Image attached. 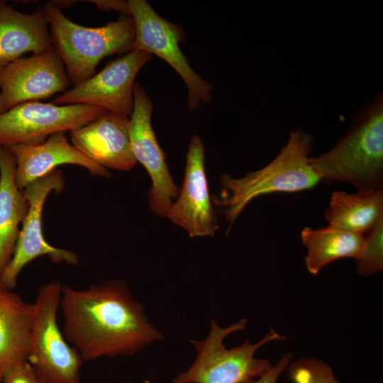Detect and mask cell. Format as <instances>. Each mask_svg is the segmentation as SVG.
Segmentation results:
<instances>
[{
	"label": "cell",
	"instance_id": "obj_20",
	"mask_svg": "<svg viewBox=\"0 0 383 383\" xmlns=\"http://www.w3.org/2000/svg\"><path fill=\"white\" fill-rule=\"evenodd\" d=\"M302 243L307 250L306 267L313 275L331 262L343 257L357 259L365 245L364 235L333 226L301 231Z\"/></svg>",
	"mask_w": 383,
	"mask_h": 383
},
{
	"label": "cell",
	"instance_id": "obj_3",
	"mask_svg": "<svg viewBox=\"0 0 383 383\" xmlns=\"http://www.w3.org/2000/svg\"><path fill=\"white\" fill-rule=\"evenodd\" d=\"M311 164L320 182H348L357 190L382 189V98L370 105L331 150L317 157H311Z\"/></svg>",
	"mask_w": 383,
	"mask_h": 383
},
{
	"label": "cell",
	"instance_id": "obj_18",
	"mask_svg": "<svg viewBox=\"0 0 383 383\" xmlns=\"http://www.w3.org/2000/svg\"><path fill=\"white\" fill-rule=\"evenodd\" d=\"M16 160L0 146V275L10 262L27 215L29 202L15 181Z\"/></svg>",
	"mask_w": 383,
	"mask_h": 383
},
{
	"label": "cell",
	"instance_id": "obj_13",
	"mask_svg": "<svg viewBox=\"0 0 383 383\" xmlns=\"http://www.w3.org/2000/svg\"><path fill=\"white\" fill-rule=\"evenodd\" d=\"M205 149L197 135L191 138L187 154L184 181L167 216L189 236H213L218 226L211 201L205 171Z\"/></svg>",
	"mask_w": 383,
	"mask_h": 383
},
{
	"label": "cell",
	"instance_id": "obj_12",
	"mask_svg": "<svg viewBox=\"0 0 383 383\" xmlns=\"http://www.w3.org/2000/svg\"><path fill=\"white\" fill-rule=\"evenodd\" d=\"M70 84L53 48L21 57L0 70V113L26 102L49 98Z\"/></svg>",
	"mask_w": 383,
	"mask_h": 383
},
{
	"label": "cell",
	"instance_id": "obj_14",
	"mask_svg": "<svg viewBox=\"0 0 383 383\" xmlns=\"http://www.w3.org/2000/svg\"><path fill=\"white\" fill-rule=\"evenodd\" d=\"M129 118L106 112L70 133L71 144L106 170L129 171L137 163L131 148Z\"/></svg>",
	"mask_w": 383,
	"mask_h": 383
},
{
	"label": "cell",
	"instance_id": "obj_23",
	"mask_svg": "<svg viewBox=\"0 0 383 383\" xmlns=\"http://www.w3.org/2000/svg\"><path fill=\"white\" fill-rule=\"evenodd\" d=\"M1 383H43L28 361L17 362L4 372Z\"/></svg>",
	"mask_w": 383,
	"mask_h": 383
},
{
	"label": "cell",
	"instance_id": "obj_24",
	"mask_svg": "<svg viewBox=\"0 0 383 383\" xmlns=\"http://www.w3.org/2000/svg\"><path fill=\"white\" fill-rule=\"evenodd\" d=\"M292 360V355L290 353H284L268 372L250 383H277L280 375L287 369Z\"/></svg>",
	"mask_w": 383,
	"mask_h": 383
},
{
	"label": "cell",
	"instance_id": "obj_11",
	"mask_svg": "<svg viewBox=\"0 0 383 383\" xmlns=\"http://www.w3.org/2000/svg\"><path fill=\"white\" fill-rule=\"evenodd\" d=\"M153 104L142 86L135 83L133 110L128 121V133L132 153L148 173L151 187L149 205L156 215L166 217L177 197L179 191L165 161L151 124Z\"/></svg>",
	"mask_w": 383,
	"mask_h": 383
},
{
	"label": "cell",
	"instance_id": "obj_21",
	"mask_svg": "<svg viewBox=\"0 0 383 383\" xmlns=\"http://www.w3.org/2000/svg\"><path fill=\"white\" fill-rule=\"evenodd\" d=\"M287 370L293 383H340L335 377L333 369L316 358L299 359L291 362Z\"/></svg>",
	"mask_w": 383,
	"mask_h": 383
},
{
	"label": "cell",
	"instance_id": "obj_19",
	"mask_svg": "<svg viewBox=\"0 0 383 383\" xmlns=\"http://www.w3.org/2000/svg\"><path fill=\"white\" fill-rule=\"evenodd\" d=\"M324 216L330 226L368 234L383 221V191L335 192Z\"/></svg>",
	"mask_w": 383,
	"mask_h": 383
},
{
	"label": "cell",
	"instance_id": "obj_4",
	"mask_svg": "<svg viewBox=\"0 0 383 383\" xmlns=\"http://www.w3.org/2000/svg\"><path fill=\"white\" fill-rule=\"evenodd\" d=\"M44 7L52 48L74 86L92 77L105 57L132 50L135 31L130 16L121 15L101 27H86L67 18L55 3Z\"/></svg>",
	"mask_w": 383,
	"mask_h": 383
},
{
	"label": "cell",
	"instance_id": "obj_10",
	"mask_svg": "<svg viewBox=\"0 0 383 383\" xmlns=\"http://www.w3.org/2000/svg\"><path fill=\"white\" fill-rule=\"evenodd\" d=\"M152 57L149 53L132 50L56 97L52 104H86L129 118L133 110L135 77Z\"/></svg>",
	"mask_w": 383,
	"mask_h": 383
},
{
	"label": "cell",
	"instance_id": "obj_25",
	"mask_svg": "<svg viewBox=\"0 0 383 383\" xmlns=\"http://www.w3.org/2000/svg\"><path fill=\"white\" fill-rule=\"evenodd\" d=\"M87 1L94 4L100 10L104 11L114 10L121 13L122 15L131 16L127 1L116 0H90Z\"/></svg>",
	"mask_w": 383,
	"mask_h": 383
},
{
	"label": "cell",
	"instance_id": "obj_1",
	"mask_svg": "<svg viewBox=\"0 0 383 383\" xmlns=\"http://www.w3.org/2000/svg\"><path fill=\"white\" fill-rule=\"evenodd\" d=\"M60 309L65 340L83 361L132 355L162 339L121 280L82 289L62 286Z\"/></svg>",
	"mask_w": 383,
	"mask_h": 383
},
{
	"label": "cell",
	"instance_id": "obj_5",
	"mask_svg": "<svg viewBox=\"0 0 383 383\" xmlns=\"http://www.w3.org/2000/svg\"><path fill=\"white\" fill-rule=\"evenodd\" d=\"M246 324L247 320L243 318L221 328L212 319L205 340H190L196 351L193 365L177 375L173 382L250 383L268 372L273 365L267 360L255 357V353L265 345L272 341L284 340L285 337L271 328L256 343L246 340L241 345L226 348L224 339L231 333L245 329Z\"/></svg>",
	"mask_w": 383,
	"mask_h": 383
},
{
	"label": "cell",
	"instance_id": "obj_9",
	"mask_svg": "<svg viewBox=\"0 0 383 383\" xmlns=\"http://www.w3.org/2000/svg\"><path fill=\"white\" fill-rule=\"evenodd\" d=\"M65 186L62 170L55 169L23 189L29 202V209L22 223L13 255L0 275V283L6 288L13 289L24 267L40 256H47L56 264L66 262L76 265L78 263L75 253L50 245L43 233L42 216L45 201L50 193H60Z\"/></svg>",
	"mask_w": 383,
	"mask_h": 383
},
{
	"label": "cell",
	"instance_id": "obj_16",
	"mask_svg": "<svg viewBox=\"0 0 383 383\" xmlns=\"http://www.w3.org/2000/svg\"><path fill=\"white\" fill-rule=\"evenodd\" d=\"M48 26L44 6L25 13L0 1V70L26 52L52 49Z\"/></svg>",
	"mask_w": 383,
	"mask_h": 383
},
{
	"label": "cell",
	"instance_id": "obj_2",
	"mask_svg": "<svg viewBox=\"0 0 383 383\" xmlns=\"http://www.w3.org/2000/svg\"><path fill=\"white\" fill-rule=\"evenodd\" d=\"M312 138L305 132L292 131L287 144L267 165L234 178L221 177L223 189L216 204L223 209L230 226L254 199L274 192H297L320 182L309 157Z\"/></svg>",
	"mask_w": 383,
	"mask_h": 383
},
{
	"label": "cell",
	"instance_id": "obj_17",
	"mask_svg": "<svg viewBox=\"0 0 383 383\" xmlns=\"http://www.w3.org/2000/svg\"><path fill=\"white\" fill-rule=\"evenodd\" d=\"M33 304L0 283V383L11 365L28 361Z\"/></svg>",
	"mask_w": 383,
	"mask_h": 383
},
{
	"label": "cell",
	"instance_id": "obj_22",
	"mask_svg": "<svg viewBox=\"0 0 383 383\" xmlns=\"http://www.w3.org/2000/svg\"><path fill=\"white\" fill-rule=\"evenodd\" d=\"M357 272L370 276L383 269V221L365 238V245L360 257L356 259Z\"/></svg>",
	"mask_w": 383,
	"mask_h": 383
},
{
	"label": "cell",
	"instance_id": "obj_26",
	"mask_svg": "<svg viewBox=\"0 0 383 383\" xmlns=\"http://www.w3.org/2000/svg\"></svg>",
	"mask_w": 383,
	"mask_h": 383
},
{
	"label": "cell",
	"instance_id": "obj_6",
	"mask_svg": "<svg viewBox=\"0 0 383 383\" xmlns=\"http://www.w3.org/2000/svg\"><path fill=\"white\" fill-rule=\"evenodd\" d=\"M62 285L52 281L38 290L33 304L28 362L43 383H79L84 362L65 340L57 321Z\"/></svg>",
	"mask_w": 383,
	"mask_h": 383
},
{
	"label": "cell",
	"instance_id": "obj_7",
	"mask_svg": "<svg viewBox=\"0 0 383 383\" xmlns=\"http://www.w3.org/2000/svg\"><path fill=\"white\" fill-rule=\"evenodd\" d=\"M127 2L135 31L132 50L158 56L179 74L188 89L187 103L190 110L209 103L213 87L194 72L181 50L182 28L162 18L145 0Z\"/></svg>",
	"mask_w": 383,
	"mask_h": 383
},
{
	"label": "cell",
	"instance_id": "obj_8",
	"mask_svg": "<svg viewBox=\"0 0 383 383\" xmlns=\"http://www.w3.org/2000/svg\"><path fill=\"white\" fill-rule=\"evenodd\" d=\"M106 112L86 104L26 102L0 113V146L39 144L54 133L84 126Z\"/></svg>",
	"mask_w": 383,
	"mask_h": 383
},
{
	"label": "cell",
	"instance_id": "obj_15",
	"mask_svg": "<svg viewBox=\"0 0 383 383\" xmlns=\"http://www.w3.org/2000/svg\"><path fill=\"white\" fill-rule=\"evenodd\" d=\"M8 148L16 160L15 181L21 190L62 165H78L96 176H110L108 170L96 165L74 147L65 132L54 133L39 144L18 143Z\"/></svg>",
	"mask_w": 383,
	"mask_h": 383
}]
</instances>
